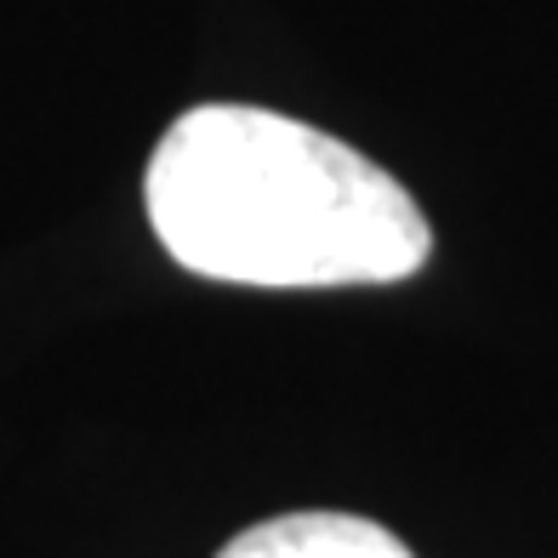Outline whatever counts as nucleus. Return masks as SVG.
Here are the masks:
<instances>
[{
	"label": "nucleus",
	"mask_w": 558,
	"mask_h": 558,
	"mask_svg": "<svg viewBox=\"0 0 558 558\" xmlns=\"http://www.w3.org/2000/svg\"><path fill=\"white\" fill-rule=\"evenodd\" d=\"M155 240L199 279L331 291L411 279L434 234L411 189L342 137L251 104H199L143 171Z\"/></svg>",
	"instance_id": "obj_1"
},
{
	"label": "nucleus",
	"mask_w": 558,
	"mask_h": 558,
	"mask_svg": "<svg viewBox=\"0 0 558 558\" xmlns=\"http://www.w3.org/2000/svg\"><path fill=\"white\" fill-rule=\"evenodd\" d=\"M217 558H416L393 530L353 513H286L251 524Z\"/></svg>",
	"instance_id": "obj_2"
}]
</instances>
